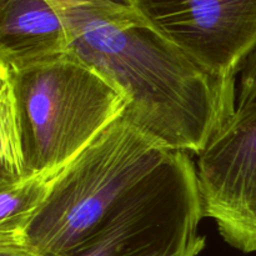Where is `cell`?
Returning a JSON list of instances; mask_svg holds the SVG:
<instances>
[{
	"label": "cell",
	"mask_w": 256,
	"mask_h": 256,
	"mask_svg": "<svg viewBox=\"0 0 256 256\" xmlns=\"http://www.w3.org/2000/svg\"><path fill=\"white\" fill-rule=\"evenodd\" d=\"M69 52L109 80L125 116L172 150L199 156L234 115L236 78L192 62L139 14L132 0H58Z\"/></svg>",
	"instance_id": "obj_1"
},
{
	"label": "cell",
	"mask_w": 256,
	"mask_h": 256,
	"mask_svg": "<svg viewBox=\"0 0 256 256\" xmlns=\"http://www.w3.org/2000/svg\"><path fill=\"white\" fill-rule=\"evenodd\" d=\"M0 70L14 92L25 179L56 176L126 112L124 95L69 52Z\"/></svg>",
	"instance_id": "obj_2"
},
{
	"label": "cell",
	"mask_w": 256,
	"mask_h": 256,
	"mask_svg": "<svg viewBox=\"0 0 256 256\" xmlns=\"http://www.w3.org/2000/svg\"><path fill=\"white\" fill-rule=\"evenodd\" d=\"M174 150L122 116L60 172L25 230L44 256H72Z\"/></svg>",
	"instance_id": "obj_3"
},
{
	"label": "cell",
	"mask_w": 256,
	"mask_h": 256,
	"mask_svg": "<svg viewBox=\"0 0 256 256\" xmlns=\"http://www.w3.org/2000/svg\"><path fill=\"white\" fill-rule=\"evenodd\" d=\"M202 218L196 165L189 152L174 150L72 256H199Z\"/></svg>",
	"instance_id": "obj_4"
},
{
	"label": "cell",
	"mask_w": 256,
	"mask_h": 256,
	"mask_svg": "<svg viewBox=\"0 0 256 256\" xmlns=\"http://www.w3.org/2000/svg\"><path fill=\"white\" fill-rule=\"evenodd\" d=\"M195 165L204 218L232 248L256 252V100L235 106Z\"/></svg>",
	"instance_id": "obj_5"
},
{
	"label": "cell",
	"mask_w": 256,
	"mask_h": 256,
	"mask_svg": "<svg viewBox=\"0 0 256 256\" xmlns=\"http://www.w3.org/2000/svg\"><path fill=\"white\" fill-rule=\"evenodd\" d=\"M162 36L212 74L236 78L256 46V0H132Z\"/></svg>",
	"instance_id": "obj_6"
},
{
	"label": "cell",
	"mask_w": 256,
	"mask_h": 256,
	"mask_svg": "<svg viewBox=\"0 0 256 256\" xmlns=\"http://www.w3.org/2000/svg\"><path fill=\"white\" fill-rule=\"evenodd\" d=\"M69 52L58 0H0V65L25 66Z\"/></svg>",
	"instance_id": "obj_7"
},
{
	"label": "cell",
	"mask_w": 256,
	"mask_h": 256,
	"mask_svg": "<svg viewBox=\"0 0 256 256\" xmlns=\"http://www.w3.org/2000/svg\"><path fill=\"white\" fill-rule=\"evenodd\" d=\"M56 176H34L0 185V240L25 239L30 220L48 198Z\"/></svg>",
	"instance_id": "obj_8"
},
{
	"label": "cell",
	"mask_w": 256,
	"mask_h": 256,
	"mask_svg": "<svg viewBox=\"0 0 256 256\" xmlns=\"http://www.w3.org/2000/svg\"><path fill=\"white\" fill-rule=\"evenodd\" d=\"M0 185L26 178L16 102L10 80L0 70Z\"/></svg>",
	"instance_id": "obj_9"
},
{
	"label": "cell",
	"mask_w": 256,
	"mask_h": 256,
	"mask_svg": "<svg viewBox=\"0 0 256 256\" xmlns=\"http://www.w3.org/2000/svg\"><path fill=\"white\" fill-rule=\"evenodd\" d=\"M239 74L240 86L236 105H244L256 100V46L240 65Z\"/></svg>",
	"instance_id": "obj_10"
},
{
	"label": "cell",
	"mask_w": 256,
	"mask_h": 256,
	"mask_svg": "<svg viewBox=\"0 0 256 256\" xmlns=\"http://www.w3.org/2000/svg\"><path fill=\"white\" fill-rule=\"evenodd\" d=\"M0 256H44L25 239L0 240Z\"/></svg>",
	"instance_id": "obj_11"
}]
</instances>
